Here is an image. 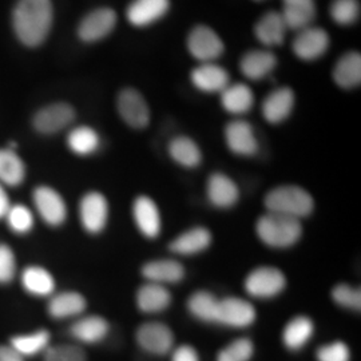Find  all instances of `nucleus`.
Returning <instances> with one entry per match:
<instances>
[{
  "instance_id": "20",
  "label": "nucleus",
  "mask_w": 361,
  "mask_h": 361,
  "mask_svg": "<svg viewBox=\"0 0 361 361\" xmlns=\"http://www.w3.org/2000/svg\"><path fill=\"white\" fill-rule=\"evenodd\" d=\"M142 276L154 284H174L185 277V269L176 259H155L143 265Z\"/></svg>"
},
{
  "instance_id": "7",
  "label": "nucleus",
  "mask_w": 361,
  "mask_h": 361,
  "mask_svg": "<svg viewBox=\"0 0 361 361\" xmlns=\"http://www.w3.org/2000/svg\"><path fill=\"white\" fill-rule=\"evenodd\" d=\"M79 219L83 229L90 234H98L106 228L109 219V204L102 193L85 194L79 202Z\"/></svg>"
},
{
  "instance_id": "11",
  "label": "nucleus",
  "mask_w": 361,
  "mask_h": 361,
  "mask_svg": "<svg viewBox=\"0 0 361 361\" xmlns=\"http://www.w3.org/2000/svg\"><path fill=\"white\" fill-rule=\"evenodd\" d=\"M255 307L243 298L226 297L219 300L217 323L231 328H246L256 322Z\"/></svg>"
},
{
  "instance_id": "33",
  "label": "nucleus",
  "mask_w": 361,
  "mask_h": 361,
  "mask_svg": "<svg viewBox=\"0 0 361 361\" xmlns=\"http://www.w3.org/2000/svg\"><path fill=\"white\" fill-rule=\"evenodd\" d=\"M26 177V168L13 149H0V182L8 186L20 185Z\"/></svg>"
},
{
  "instance_id": "46",
  "label": "nucleus",
  "mask_w": 361,
  "mask_h": 361,
  "mask_svg": "<svg viewBox=\"0 0 361 361\" xmlns=\"http://www.w3.org/2000/svg\"><path fill=\"white\" fill-rule=\"evenodd\" d=\"M10 207H11V204H10L8 195H7L4 188H3L1 183H0V219L6 217V214H7Z\"/></svg>"
},
{
  "instance_id": "40",
  "label": "nucleus",
  "mask_w": 361,
  "mask_h": 361,
  "mask_svg": "<svg viewBox=\"0 0 361 361\" xmlns=\"http://www.w3.org/2000/svg\"><path fill=\"white\" fill-rule=\"evenodd\" d=\"M44 361H87V355L79 345L58 344L44 350Z\"/></svg>"
},
{
  "instance_id": "4",
  "label": "nucleus",
  "mask_w": 361,
  "mask_h": 361,
  "mask_svg": "<svg viewBox=\"0 0 361 361\" xmlns=\"http://www.w3.org/2000/svg\"><path fill=\"white\" fill-rule=\"evenodd\" d=\"M135 340L140 348L154 356H165L174 348V334L166 324L150 322L137 329Z\"/></svg>"
},
{
  "instance_id": "43",
  "label": "nucleus",
  "mask_w": 361,
  "mask_h": 361,
  "mask_svg": "<svg viewBox=\"0 0 361 361\" xmlns=\"http://www.w3.org/2000/svg\"><path fill=\"white\" fill-rule=\"evenodd\" d=\"M16 273V259L10 246L0 245V284L11 283Z\"/></svg>"
},
{
  "instance_id": "18",
  "label": "nucleus",
  "mask_w": 361,
  "mask_h": 361,
  "mask_svg": "<svg viewBox=\"0 0 361 361\" xmlns=\"http://www.w3.org/2000/svg\"><path fill=\"white\" fill-rule=\"evenodd\" d=\"M295 106V94L289 87L271 92L262 102V116L267 122L277 125L290 116Z\"/></svg>"
},
{
  "instance_id": "10",
  "label": "nucleus",
  "mask_w": 361,
  "mask_h": 361,
  "mask_svg": "<svg viewBox=\"0 0 361 361\" xmlns=\"http://www.w3.org/2000/svg\"><path fill=\"white\" fill-rule=\"evenodd\" d=\"M188 49L195 59L204 63H212L222 55L225 46L212 28L197 26L188 37Z\"/></svg>"
},
{
  "instance_id": "1",
  "label": "nucleus",
  "mask_w": 361,
  "mask_h": 361,
  "mask_svg": "<svg viewBox=\"0 0 361 361\" xmlns=\"http://www.w3.org/2000/svg\"><path fill=\"white\" fill-rule=\"evenodd\" d=\"M51 0H18L13 11V28L18 40L27 47H38L51 31Z\"/></svg>"
},
{
  "instance_id": "27",
  "label": "nucleus",
  "mask_w": 361,
  "mask_h": 361,
  "mask_svg": "<svg viewBox=\"0 0 361 361\" xmlns=\"http://www.w3.org/2000/svg\"><path fill=\"white\" fill-rule=\"evenodd\" d=\"M277 65V58L269 51L246 52L240 62L241 73L252 80L268 77Z\"/></svg>"
},
{
  "instance_id": "5",
  "label": "nucleus",
  "mask_w": 361,
  "mask_h": 361,
  "mask_svg": "<svg viewBox=\"0 0 361 361\" xmlns=\"http://www.w3.org/2000/svg\"><path fill=\"white\" fill-rule=\"evenodd\" d=\"M285 285L286 279L283 271L273 267H261L246 277L245 290L256 298H271L280 295Z\"/></svg>"
},
{
  "instance_id": "26",
  "label": "nucleus",
  "mask_w": 361,
  "mask_h": 361,
  "mask_svg": "<svg viewBox=\"0 0 361 361\" xmlns=\"http://www.w3.org/2000/svg\"><path fill=\"white\" fill-rule=\"evenodd\" d=\"M87 307L86 298L78 292H63L52 297L47 305L49 314L52 319H68L79 316Z\"/></svg>"
},
{
  "instance_id": "22",
  "label": "nucleus",
  "mask_w": 361,
  "mask_h": 361,
  "mask_svg": "<svg viewBox=\"0 0 361 361\" xmlns=\"http://www.w3.org/2000/svg\"><path fill=\"white\" fill-rule=\"evenodd\" d=\"M192 82L204 92H221L229 85V74L214 63H204L192 71Z\"/></svg>"
},
{
  "instance_id": "2",
  "label": "nucleus",
  "mask_w": 361,
  "mask_h": 361,
  "mask_svg": "<svg viewBox=\"0 0 361 361\" xmlns=\"http://www.w3.org/2000/svg\"><path fill=\"white\" fill-rule=\"evenodd\" d=\"M258 238L269 247L284 249L295 245L302 235L300 219L268 212L256 224Z\"/></svg>"
},
{
  "instance_id": "35",
  "label": "nucleus",
  "mask_w": 361,
  "mask_h": 361,
  "mask_svg": "<svg viewBox=\"0 0 361 361\" xmlns=\"http://www.w3.org/2000/svg\"><path fill=\"white\" fill-rule=\"evenodd\" d=\"M99 135L89 126H79L71 130L67 135V146L74 154L90 155L99 147Z\"/></svg>"
},
{
  "instance_id": "28",
  "label": "nucleus",
  "mask_w": 361,
  "mask_h": 361,
  "mask_svg": "<svg viewBox=\"0 0 361 361\" xmlns=\"http://www.w3.org/2000/svg\"><path fill=\"white\" fill-rule=\"evenodd\" d=\"M171 295L164 285L149 283L137 292V305L145 313H158L169 308Z\"/></svg>"
},
{
  "instance_id": "23",
  "label": "nucleus",
  "mask_w": 361,
  "mask_h": 361,
  "mask_svg": "<svg viewBox=\"0 0 361 361\" xmlns=\"http://www.w3.org/2000/svg\"><path fill=\"white\" fill-rule=\"evenodd\" d=\"M314 334V324L307 316H297L285 325L283 331V344L286 349L297 352L310 343Z\"/></svg>"
},
{
  "instance_id": "29",
  "label": "nucleus",
  "mask_w": 361,
  "mask_h": 361,
  "mask_svg": "<svg viewBox=\"0 0 361 361\" xmlns=\"http://www.w3.org/2000/svg\"><path fill=\"white\" fill-rule=\"evenodd\" d=\"M212 243V234L205 228H193L182 233L171 244L170 250L182 256H192L205 250Z\"/></svg>"
},
{
  "instance_id": "25",
  "label": "nucleus",
  "mask_w": 361,
  "mask_h": 361,
  "mask_svg": "<svg viewBox=\"0 0 361 361\" xmlns=\"http://www.w3.org/2000/svg\"><path fill=\"white\" fill-rule=\"evenodd\" d=\"M222 107L231 114H245L255 104V97L252 90L244 83L228 85L221 91Z\"/></svg>"
},
{
  "instance_id": "9",
  "label": "nucleus",
  "mask_w": 361,
  "mask_h": 361,
  "mask_svg": "<svg viewBox=\"0 0 361 361\" xmlns=\"http://www.w3.org/2000/svg\"><path fill=\"white\" fill-rule=\"evenodd\" d=\"M75 119V110L68 104H52L40 109L32 118L34 129L51 135L68 128Z\"/></svg>"
},
{
  "instance_id": "36",
  "label": "nucleus",
  "mask_w": 361,
  "mask_h": 361,
  "mask_svg": "<svg viewBox=\"0 0 361 361\" xmlns=\"http://www.w3.org/2000/svg\"><path fill=\"white\" fill-rule=\"evenodd\" d=\"M51 336L49 331H38L30 335L15 336L10 341V345L23 357L35 356L40 352H44L50 347Z\"/></svg>"
},
{
  "instance_id": "21",
  "label": "nucleus",
  "mask_w": 361,
  "mask_h": 361,
  "mask_svg": "<svg viewBox=\"0 0 361 361\" xmlns=\"http://www.w3.org/2000/svg\"><path fill=\"white\" fill-rule=\"evenodd\" d=\"M110 332V325L101 316H87L79 319L70 326V335L79 343L97 344L106 338Z\"/></svg>"
},
{
  "instance_id": "47",
  "label": "nucleus",
  "mask_w": 361,
  "mask_h": 361,
  "mask_svg": "<svg viewBox=\"0 0 361 361\" xmlns=\"http://www.w3.org/2000/svg\"><path fill=\"white\" fill-rule=\"evenodd\" d=\"M257 1H259V0H257Z\"/></svg>"
},
{
  "instance_id": "39",
  "label": "nucleus",
  "mask_w": 361,
  "mask_h": 361,
  "mask_svg": "<svg viewBox=\"0 0 361 361\" xmlns=\"http://www.w3.org/2000/svg\"><path fill=\"white\" fill-rule=\"evenodd\" d=\"M360 6L357 0H334L331 16L337 25L349 26L359 19Z\"/></svg>"
},
{
  "instance_id": "17",
  "label": "nucleus",
  "mask_w": 361,
  "mask_h": 361,
  "mask_svg": "<svg viewBox=\"0 0 361 361\" xmlns=\"http://www.w3.org/2000/svg\"><path fill=\"white\" fill-rule=\"evenodd\" d=\"M207 200L216 207H232L240 198L237 185L228 176L214 173L209 177L207 186Z\"/></svg>"
},
{
  "instance_id": "6",
  "label": "nucleus",
  "mask_w": 361,
  "mask_h": 361,
  "mask_svg": "<svg viewBox=\"0 0 361 361\" xmlns=\"http://www.w3.org/2000/svg\"><path fill=\"white\" fill-rule=\"evenodd\" d=\"M116 109L125 123L133 129H145L150 122V109L142 95L134 89L119 92Z\"/></svg>"
},
{
  "instance_id": "14",
  "label": "nucleus",
  "mask_w": 361,
  "mask_h": 361,
  "mask_svg": "<svg viewBox=\"0 0 361 361\" xmlns=\"http://www.w3.org/2000/svg\"><path fill=\"white\" fill-rule=\"evenodd\" d=\"M226 145L234 154L250 157L258 152V142L255 130L245 121H233L225 129Z\"/></svg>"
},
{
  "instance_id": "32",
  "label": "nucleus",
  "mask_w": 361,
  "mask_h": 361,
  "mask_svg": "<svg viewBox=\"0 0 361 361\" xmlns=\"http://www.w3.org/2000/svg\"><path fill=\"white\" fill-rule=\"evenodd\" d=\"M219 300L207 290H198L188 300V310L204 323H217Z\"/></svg>"
},
{
  "instance_id": "30",
  "label": "nucleus",
  "mask_w": 361,
  "mask_h": 361,
  "mask_svg": "<svg viewBox=\"0 0 361 361\" xmlns=\"http://www.w3.org/2000/svg\"><path fill=\"white\" fill-rule=\"evenodd\" d=\"M334 79L343 89H353L360 85L361 56L359 52H348L336 63Z\"/></svg>"
},
{
  "instance_id": "34",
  "label": "nucleus",
  "mask_w": 361,
  "mask_h": 361,
  "mask_svg": "<svg viewBox=\"0 0 361 361\" xmlns=\"http://www.w3.org/2000/svg\"><path fill=\"white\" fill-rule=\"evenodd\" d=\"M169 154L183 168H197L202 161L200 147L188 137L174 138L169 145Z\"/></svg>"
},
{
  "instance_id": "44",
  "label": "nucleus",
  "mask_w": 361,
  "mask_h": 361,
  "mask_svg": "<svg viewBox=\"0 0 361 361\" xmlns=\"http://www.w3.org/2000/svg\"><path fill=\"white\" fill-rule=\"evenodd\" d=\"M171 361H200V355L192 345L185 344L171 350Z\"/></svg>"
},
{
  "instance_id": "24",
  "label": "nucleus",
  "mask_w": 361,
  "mask_h": 361,
  "mask_svg": "<svg viewBox=\"0 0 361 361\" xmlns=\"http://www.w3.org/2000/svg\"><path fill=\"white\" fill-rule=\"evenodd\" d=\"M288 27L280 13H265L255 27L258 40L265 46H280L284 42Z\"/></svg>"
},
{
  "instance_id": "41",
  "label": "nucleus",
  "mask_w": 361,
  "mask_h": 361,
  "mask_svg": "<svg viewBox=\"0 0 361 361\" xmlns=\"http://www.w3.org/2000/svg\"><path fill=\"white\" fill-rule=\"evenodd\" d=\"M332 298L337 305L348 310H360L361 292L359 288L340 284L332 289Z\"/></svg>"
},
{
  "instance_id": "37",
  "label": "nucleus",
  "mask_w": 361,
  "mask_h": 361,
  "mask_svg": "<svg viewBox=\"0 0 361 361\" xmlns=\"http://www.w3.org/2000/svg\"><path fill=\"white\" fill-rule=\"evenodd\" d=\"M255 355V345L249 338H237L217 353L216 361H250Z\"/></svg>"
},
{
  "instance_id": "38",
  "label": "nucleus",
  "mask_w": 361,
  "mask_h": 361,
  "mask_svg": "<svg viewBox=\"0 0 361 361\" xmlns=\"http://www.w3.org/2000/svg\"><path fill=\"white\" fill-rule=\"evenodd\" d=\"M4 219L8 224V228L16 234H27L34 226V216L31 210L20 204L10 207Z\"/></svg>"
},
{
  "instance_id": "15",
  "label": "nucleus",
  "mask_w": 361,
  "mask_h": 361,
  "mask_svg": "<svg viewBox=\"0 0 361 361\" xmlns=\"http://www.w3.org/2000/svg\"><path fill=\"white\" fill-rule=\"evenodd\" d=\"M170 8V0H134L126 11L130 25L147 27L165 16Z\"/></svg>"
},
{
  "instance_id": "8",
  "label": "nucleus",
  "mask_w": 361,
  "mask_h": 361,
  "mask_svg": "<svg viewBox=\"0 0 361 361\" xmlns=\"http://www.w3.org/2000/svg\"><path fill=\"white\" fill-rule=\"evenodd\" d=\"M116 26V13L113 8H97L86 15L78 26V37L85 43L99 42L110 35Z\"/></svg>"
},
{
  "instance_id": "42",
  "label": "nucleus",
  "mask_w": 361,
  "mask_h": 361,
  "mask_svg": "<svg viewBox=\"0 0 361 361\" xmlns=\"http://www.w3.org/2000/svg\"><path fill=\"white\" fill-rule=\"evenodd\" d=\"M317 361H350V350L344 341L322 345L316 352Z\"/></svg>"
},
{
  "instance_id": "12",
  "label": "nucleus",
  "mask_w": 361,
  "mask_h": 361,
  "mask_svg": "<svg viewBox=\"0 0 361 361\" xmlns=\"http://www.w3.org/2000/svg\"><path fill=\"white\" fill-rule=\"evenodd\" d=\"M34 204L39 216L50 226H61L67 219V207L62 195L49 186H38L34 194Z\"/></svg>"
},
{
  "instance_id": "45",
  "label": "nucleus",
  "mask_w": 361,
  "mask_h": 361,
  "mask_svg": "<svg viewBox=\"0 0 361 361\" xmlns=\"http://www.w3.org/2000/svg\"><path fill=\"white\" fill-rule=\"evenodd\" d=\"M0 361H25V357L11 345H0Z\"/></svg>"
},
{
  "instance_id": "31",
  "label": "nucleus",
  "mask_w": 361,
  "mask_h": 361,
  "mask_svg": "<svg viewBox=\"0 0 361 361\" xmlns=\"http://www.w3.org/2000/svg\"><path fill=\"white\" fill-rule=\"evenodd\" d=\"M22 285L30 295L50 296L55 290V281L50 271L40 267H28L22 273Z\"/></svg>"
},
{
  "instance_id": "16",
  "label": "nucleus",
  "mask_w": 361,
  "mask_h": 361,
  "mask_svg": "<svg viewBox=\"0 0 361 361\" xmlns=\"http://www.w3.org/2000/svg\"><path fill=\"white\" fill-rule=\"evenodd\" d=\"M133 217L137 228L147 238H157L161 233V216L154 201L140 195L133 204Z\"/></svg>"
},
{
  "instance_id": "19",
  "label": "nucleus",
  "mask_w": 361,
  "mask_h": 361,
  "mask_svg": "<svg viewBox=\"0 0 361 361\" xmlns=\"http://www.w3.org/2000/svg\"><path fill=\"white\" fill-rule=\"evenodd\" d=\"M281 16L288 30L301 31L314 20V0H283Z\"/></svg>"
},
{
  "instance_id": "13",
  "label": "nucleus",
  "mask_w": 361,
  "mask_h": 361,
  "mask_svg": "<svg viewBox=\"0 0 361 361\" xmlns=\"http://www.w3.org/2000/svg\"><path fill=\"white\" fill-rule=\"evenodd\" d=\"M329 43L331 39L325 30L319 27H307L298 31L292 49L300 59L310 62L322 58L328 50Z\"/></svg>"
},
{
  "instance_id": "3",
  "label": "nucleus",
  "mask_w": 361,
  "mask_h": 361,
  "mask_svg": "<svg viewBox=\"0 0 361 361\" xmlns=\"http://www.w3.org/2000/svg\"><path fill=\"white\" fill-rule=\"evenodd\" d=\"M265 207L271 213L300 219L310 216L314 202L307 190L295 185H285L265 195Z\"/></svg>"
}]
</instances>
